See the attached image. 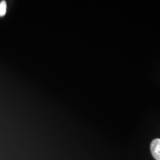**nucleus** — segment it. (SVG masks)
Returning <instances> with one entry per match:
<instances>
[{"label":"nucleus","mask_w":160,"mask_h":160,"mask_svg":"<svg viewBox=\"0 0 160 160\" xmlns=\"http://www.w3.org/2000/svg\"><path fill=\"white\" fill-rule=\"evenodd\" d=\"M151 151L156 160H160V139H155L151 143Z\"/></svg>","instance_id":"1"},{"label":"nucleus","mask_w":160,"mask_h":160,"mask_svg":"<svg viewBox=\"0 0 160 160\" xmlns=\"http://www.w3.org/2000/svg\"><path fill=\"white\" fill-rule=\"evenodd\" d=\"M7 12V3L5 1L0 2V17L5 16Z\"/></svg>","instance_id":"2"}]
</instances>
